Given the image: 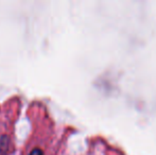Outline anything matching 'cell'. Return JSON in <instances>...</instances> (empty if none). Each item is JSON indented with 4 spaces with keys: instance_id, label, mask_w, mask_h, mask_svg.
Instances as JSON below:
<instances>
[{
    "instance_id": "6da1fadb",
    "label": "cell",
    "mask_w": 156,
    "mask_h": 155,
    "mask_svg": "<svg viewBox=\"0 0 156 155\" xmlns=\"http://www.w3.org/2000/svg\"><path fill=\"white\" fill-rule=\"evenodd\" d=\"M10 147V138L8 135H2L0 137V155H8Z\"/></svg>"
},
{
    "instance_id": "7a4b0ae2",
    "label": "cell",
    "mask_w": 156,
    "mask_h": 155,
    "mask_svg": "<svg viewBox=\"0 0 156 155\" xmlns=\"http://www.w3.org/2000/svg\"><path fill=\"white\" fill-rule=\"evenodd\" d=\"M29 155H44V152L41 149H39V148H35V149H33L31 151V153Z\"/></svg>"
}]
</instances>
